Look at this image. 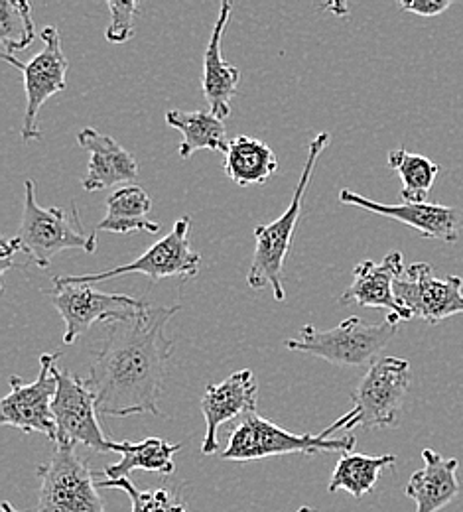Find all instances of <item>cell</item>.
I'll list each match as a JSON object with an SVG mask.
<instances>
[{
  "label": "cell",
  "instance_id": "obj_1",
  "mask_svg": "<svg viewBox=\"0 0 463 512\" xmlns=\"http://www.w3.org/2000/svg\"><path fill=\"white\" fill-rule=\"evenodd\" d=\"M180 306H148L131 320L107 323V335L89 367V379L101 416H162L158 396L164 388L174 341L166 325Z\"/></svg>",
  "mask_w": 463,
  "mask_h": 512
},
{
  "label": "cell",
  "instance_id": "obj_2",
  "mask_svg": "<svg viewBox=\"0 0 463 512\" xmlns=\"http://www.w3.org/2000/svg\"><path fill=\"white\" fill-rule=\"evenodd\" d=\"M330 142L331 136L328 132L318 134L310 142L306 164L300 174V182L294 190L290 205L276 221L255 227V253H253V262H251V268L247 274V284L253 290L270 288L276 302L286 300L284 264H286V258H288L290 247H292L294 231L300 221L304 197H306L308 186L312 182V176L316 172L318 158L328 148Z\"/></svg>",
  "mask_w": 463,
  "mask_h": 512
},
{
  "label": "cell",
  "instance_id": "obj_3",
  "mask_svg": "<svg viewBox=\"0 0 463 512\" xmlns=\"http://www.w3.org/2000/svg\"><path fill=\"white\" fill-rule=\"evenodd\" d=\"M397 331L398 320L393 314L383 323H367L353 316L328 331L304 325L300 337L286 339L284 347L320 357L339 367H371L379 361V355L393 341Z\"/></svg>",
  "mask_w": 463,
  "mask_h": 512
},
{
  "label": "cell",
  "instance_id": "obj_4",
  "mask_svg": "<svg viewBox=\"0 0 463 512\" xmlns=\"http://www.w3.org/2000/svg\"><path fill=\"white\" fill-rule=\"evenodd\" d=\"M410 388V363L398 357L375 361L361 383L353 390V408L322 434L331 438L335 432L355 428H393L397 426L406 394Z\"/></svg>",
  "mask_w": 463,
  "mask_h": 512
},
{
  "label": "cell",
  "instance_id": "obj_5",
  "mask_svg": "<svg viewBox=\"0 0 463 512\" xmlns=\"http://www.w3.org/2000/svg\"><path fill=\"white\" fill-rule=\"evenodd\" d=\"M26 197L18 235L14 237L20 251L32 258L38 268H48L54 256L81 249L85 253L97 251V231L87 233L81 223L77 209L67 217L62 207H42L36 201V184L32 180L24 182Z\"/></svg>",
  "mask_w": 463,
  "mask_h": 512
},
{
  "label": "cell",
  "instance_id": "obj_6",
  "mask_svg": "<svg viewBox=\"0 0 463 512\" xmlns=\"http://www.w3.org/2000/svg\"><path fill=\"white\" fill-rule=\"evenodd\" d=\"M355 436L326 438L322 432L318 436L292 434L274 422L261 418L257 412L245 416L239 426L229 434L227 448L221 451L223 461H257L276 455H314V453H351L355 449Z\"/></svg>",
  "mask_w": 463,
  "mask_h": 512
},
{
  "label": "cell",
  "instance_id": "obj_7",
  "mask_svg": "<svg viewBox=\"0 0 463 512\" xmlns=\"http://www.w3.org/2000/svg\"><path fill=\"white\" fill-rule=\"evenodd\" d=\"M190 231H192V219L184 215L176 221V225L166 237L156 241L146 253H142L133 262L117 268H109L103 272H95V274L56 276L54 284H89L91 286V284H99L125 274H144L150 280L196 278L201 256L192 249Z\"/></svg>",
  "mask_w": 463,
  "mask_h": 512
},
{
  "label": "cell",
  "instance_id": "obj_8",
  "mask_svg": "<svg viewBox=\"0 0 463 512\" xmlns=\"http://www.w3.org/2000/svg\"><path fill=\"white\" fill-rule=\"evenodd\" d=\"M40 503L36 512H105L99 483L73 446H60L38 467Z\"/></svg>",
  "mask_w": 463,
  "mask_h": 512
},
{
  "label": "cell",
  "instance_id": "obj_9",
  "mask_svg": "<svg viewBox=\"0 0 463 512\" xmlns=\"http://www.w3.org/2000/svg\"><path fill=\"white\" fill-rule=\"evenodd\" d=\"M44 48L30 60L20 62L14 56L2 54V60L14 65L22 71L24 77V93H26V109L22 121V140L24 142H38L42 132L38 128V115L48 99L66 91L67 62L62 50V38L56 26H46L42 30Z\"/></svg>",
  "mask_w": 463,
  "mask_h": 512
},
{
  "label": "cell",
  "instance_id": "obj_10",
  "mask_svg": "<svg viewBox=\"0 0 463 512\" xmlns=\"http://www.w3.org/2000/svg\"><path fill=\"white\" fill-rule=\"evenodd\" d=\"M48 298L66 323V345L75 343L97 321L131 320L150 306L144 300L125 294H107L89 284H54Z\"/></svg>",
  "mask_w": 463,
  "mask_h": 512
},
{
  "label": "cell",
  "instance_id": "obj_11",
  "mask_svg": "<svg viewBox=\"0 0 463 512\" xmlns=\"http://www.w3.org/2000/svg\"><path fill=\"white\" fill-rule=\"evenodd\" d=\"M62 353H46L40 357V373L34 383H24L20 377H10V394L0 402V424L22 430L26 434L38 432L56 442L58 428L52 404L58 392L56 361Z\"/></svg>",
  "mask_w": 463,
  "mask_h": 512
},
{
  "label": "cell",
  "instance_id": "obj_12",
  "mask_svg": "<svg viewBox=\"0 0 463 512\" xmlns=\"http://www.w3.org/2000/svg\"><path fill=\"white\" fill-rule=\"evenodd\" d=\"M58 392L52 404V412L56 418V444L60 446H85L99 453L115 451L117 442L107 438L97 420V398L87 383V379H79L69 371H60L56 367Z\"/></svg>",
  "mask_w": 463,
  "mask_h": 512
},
{
  "label": "cell",
  "instance_id": "obj_13",
  "mask_svg": "<svg viewBox=\"0 0 463 512\" xmlns=\"http://www.w3.org/2000/svg\"><path fill=\"white\" fill-rule=\"evenodd\" d=\"M398 302L412 318L436 325L463 314V278H438L428 262H416L404 268L395 284Z\"/></svg>",
  "mask_w": 463,
  "mask_h": 512
},
{
  "label": "cell",
  "instance_id": "obj_14",
  "mask_svg": "<svg viewBox=\"0 0 463 512\" xmlns=\"http://www.w3.org/2000/svg\"><path fill=\"white\" fill-rule=\"evenodd\" d=\"M339 201L343 205L359 207V209L395 219L398 223H404L416 229L422 237L436 239L442 243H456L463 231V209L450 207V205L428 203V201H422V203L402 201L400 205H385L351 190H341Z\"/></svg>",
  "mask_w": 463,
  "mask_h": 512
},
{
  "label": "cell",
  "instance_id": "obj_15",
  "mask_svg": "<svg viewBox=\"0 0 463 512\" xmlns=\"http://www.w3.org/2000/svg\"><path fill=\"white\" fill-rule=\"evenodd\" d=\"M259 383L253 371H237L223 383L209 384L201 396V414L205 418V438L201 444L203 455L219 451L217 432L235 418H245L257 412Z\"/></svg>",
  "mask_w": 463,
  "mask_h": 512
},
{
  "label": "cell",
  "instance_id": "obj_16",
  "mask_svg": "<svg viewBox=\"0 0 463 512\" xmlns=\"http://www.w3.org/2000/svg\"><path fill=\"white\" fill-rule=\"evenodd\" d=\"M402 253L391 251L381 262L363 260L353 268V282L341 294V304H357L363 308L389 310L398 321L414 320L398 302L395 284L404 272Z\"/></svg>",
  "mask_w": 463,
  "mask_h": 512
},
{
  "label": "cell",
  "instance_id": "obj_17",
  "mask_svg": "<svg viewBox=\"0 0 463 512\" xmlns=\"http://www.w3.org/2000/svg\"><path fill=\"white\" fill-rule=\"evenodd\" d=\"M233 12L231 2H221L219 16L215 20V26L211 30L205 54H203V75H201V89L209 103V111L225 121L231 115V99L235 97L239 83H241V71L235 65L227 64L223 60L221 48H223V36L225 28L229 24Z\"/></svg>",
  "mask_w": 463,
  "mask_h": 512
},
{
  "label": "cell",
  "instance_id": "obj_18",
  "mask_svg": "<svg viewBox=\"0 0 463 512\" xmlns=\"http://www.w3.org/2000/svg\"><path fill=\"white\" fill-rule=\"evenodd\" d=\"M77 144L91 154L87 176L83 178L85 192H101L117 184H129L138 178V164L133 154L125 150L113 136L95 128H81Z\"/></svg>",
  "mask_w": 463,
  "mask_h": 512
},
{
  "label": "cell",
  "instance_id": "obj_19",
  "mask_svg": "<svg viewBox=\"0 0 463 512\" xmlns=\"http://www.w3.org/2000/svg\"><path fill=\"white\" fill-rule=\"evenodd\" d=\"M422 459L424 467L410 477L406 497L416 503V512L442 511L460 495V461L434 449H424Z\"/></svg>",
  "mask_w": 463,
  "mask_h": 512
},
{
  "label": "cell",
  "instance_id": "obj_20",
  "mask_svg": "<svg viewBox=\"0 0 463 512\" xmlns=\"http://www.w3.org/2000/svg\"><path fill=\"white\" fill-rule=\"evenodd\" d=\"M225 174L241 188L265 186L278 170L274 150L259 138L237 136L225 152Z\"/></svg>",
  "mask_w": 463,
  "mask_h": 512
},
{
  "label": "cell",
  "instance_id": "obj_21",
  "mask_svg": "<svg viewBox=\"0 0 463 512\" xmlns=\"http://www.w3.org/2000/svg\"><path fill=\"white\" fill-rule=\"evenodd\" d=\"M182 449L180 444H170L162 438H146L138 444L134 442H121L115 446V453L121 455V461L107 465L103 475L107 481L115 479H129L133 471H148L170 475L176 469L174 455Z\"/></svg>",
  "mask_w": 463,
  "mask_h": 512
},
{
  "label": "cell",
  "instance_id": "obj_22",
  "mask_svg": "<svg viewBox=\"0 0 463 512\" xmlns=\"http://www.w3.org/2000/svg\"><path fill=\"white\" fill-rule=\"evenodd\" d=\"M152 211V199L138 186H125L111 193L107 199V213L99 221L95 231H107L117 235H129L134 231L158 233L160 223L148 215Z\"/></svg>",
  "mask_w": 463,
  "mask_h": 512
},
{
  "label": "cell",
  "instance_id": "obj_23",
  "mask_svg": "<svg viewBox=\"0 0 463 512\" xmlns=\"http://www.w3.org/2000/svg\"><path fill=\"white\" fill-rule=\"evenodd\" d=\"M168 127L176 128L184 134V142L178 152L182 160H190L198 150L227 152L231 140L227 138L225 123L215 117L211 111H178L172 109L166 113Z\"/></svg>",
  "mask_w": 463,
  "mask_h": 512
},
{
  "label": "cell",
  "instance_id": "obj_24",
  "mask_svg": "<svg viewBox=\"0 0 463 512\" xmlns=\"http://www.w3.org/2000/svg\"><path fill=\"white\" fill-rule=\"evenodd\" d=\"M397 457L393 453L387 455H365V453H341L337 465L331 473L328 491H347L355 499L373 493L377 481L383 471L393 467Z\"/></svg>",
  "mask_w": 463,
  "mask_h": 512
},
{
  "label": "cell",
  "instance_id": "obj_25",
  "mask_svg": "<svg viewBox=\"0 0 463 512\" xmlns=\"http://www.w3.org/2000/svg\"><path fill=\"white\" fill-rule=\"evenodd\" d=\"M389 168L395 170L402 180V201L412 203L426 201L440 174V166L436 162L422 154L408 152L406 148H397L389 152Z\"/></svg>",
  "mask_w": 463,
  "mask_h": 512
},
{
  "label": "cell",
  "instance_id": "obj_26",
  "mask_svg": "<svg viewBox=\"0 0 463 512\" xmlns=\"http://www.w3.org/2000/svg\"><path fill=\"white\" fill-rule=\"evenodd\" d=\"M36 38L32 6L26 0H0V46L2 54L24 52Z\"/></svg>",
  "mask_w": 463,
  "mask_h": 512
},
{
  "label": "cell",
  "instance_id": "obj_27",
  "mask_svg": "<svg viewBox=\"0 0 463 512\" xmlns=\"http://www.w3.org/2000/svg\"><path fill=\"white\" fill-rule=\"evenodd\" d=\"M99 489H121L129 495L133 512H188L184 503L176 499V493L170 489H152L142 491L136 489L131 479H115V481H99Z\"/></svg>",
  "mask_w": 463,
  "mask_h": 512
},
{
  "label": "cell",
  "instance_id": "obj_28",
  "mask_svg": "<svg viewBox=\"0 0 463 512\" xmlns=\"http://www.w3.org/2000/svg\"><path fill=\"white\" fill-rule=\"evenodd\" d=\"M109 12H111V20L109 26L105 30V38L111 44H127L129 40H133L134 36V16L138 10V2L127 0V2H117V0H109L107 2Z\"/></svg>",
  "mask_w": 463,
  "mask_h": 512
},
{
  "label": "cell",
  "instance_id": "obj_29",
  "mask_svg": "<svg viewBox=\"0 0 463 512\" xmlns=\"http://www.w3.org/2000/svg\"><path fill=\"white\" fill-rule=\"evenodd\" d=\"M450 6H452L450 0H408V2H400V8L404 12L424 16V18L438 16V14L446 12Z\"/></svg>",
  "mask_w": 463,
  "mask_h": 512
},
{
  "label": "cell",
  "instance_id": "obj_30",
  "mask_svg": "<svg viewBox=\"0 0 463 512\" xmlns=\"http://www.w3.org/2000/svg\"><path fill=\"white\" fill-rule=\"evenodd\" d=\"M2 512H22V511H16L10 503H2Z\"/></svg>",
  "mask_w": 463,
  "mask_h": 512
},
{
  "label": "cell",
  "instance_id": "obj_31",
  "mask_svg": "<svg viewBox=\"0 0 463 512\" xmlns=\"http://www.w3.org/2000/svg\"><path fill=\"white\" fill-rule=\"evenodd\" d=\"M296 512H314L310 507H302V509H298Z\"/></svg>",
  "mask_w": 463,
  "mask_h": 512
}]
</instances>
